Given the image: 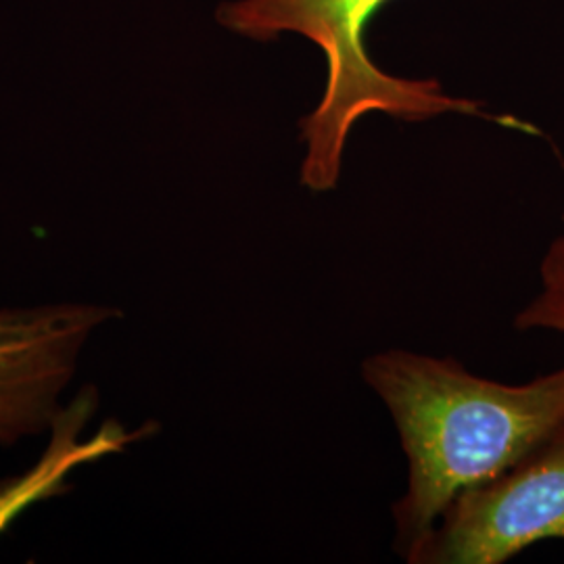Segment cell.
<instances>
[{"mask_svg": "<svg viewBox=\"0 0 564 564\" xmlns=\"http://www.w3.org/2000/svg\"><path fill=\"white\" fill-rule=\"evenodd\" d=\"M400 431L408 491L393 506L395 550L410 561L463 491L519 463L564 426V368L506 384L468 372L454 358L391 349L362 366Z\"/></svg>", "mask_w": 564, "mask_h": 564, "instance_id": "cell-1", "label": "cell"}, {"mask_svg": "<svg viewBox=\"0 0 564 564\" xmlns=\"http://www.w3.org/2000/svg\"><path fill=\"white\" fill-rule=\"evenodd\" d=\"M387 2L391 0H239L220 9V21L237 34L270 41L295 32L323 51V99L300 123L307 147L302 182L314 193L337 186L345 142L366 113L379 111L403 121L444 113L484 116L479 102L445 95L437 80L398 78L370 59L366 25Z\"/></svg>", "mask_w": 564, "mask_h": 564, "instance_id": "cell-2", "label": "cell"}, {"mask_svg": "<svg viewBox=\"0 0 564 564\" xmlns=\"http://www.w3.org/2000/svg\"><path fill=\"white\" fill-rule=\"evenodd\" d=\"M544 540H564V426L454 498L408 563L500 564Z\"/></svg>", "mask_w": 564, "mask_h": 564, "instance_id": "cell-3", "label": "cell"}, {"mask_svg": "<svg viewBox=\"0 0 564 564\" xmlns=\"http://www.w3.org/2000/svg\"><path fill=\"white\" fill-rule=\"evenodd\" d=\"M109 303L0 307V445L48 431L82 354L102 326L120 321Z\"/></svg>", "mask_w": 564, "mask_h": 564, "instance_id": "cell-4", "label": "cell"}, {"mask_svg": "<svg viewBox=\"0 0 564 564\" xmlns=\"http://www.w3.org/2000/svg\"><path fill=\"white\" fill-rule=\"evenodd\" d=\"M99 412V389L86 384L72 400L61 405L48 426V442L41 458L18 477L0 481V535L39 502L63 496L72 489L69 475L80 466L116 456L141 440L151 437L155 423L128 431L120 421H105L101 429L84 437L88 423Z\"/></svg>", "mask_w": 564, "mask_h": 564, "instance_id": "cell-5", "label": "cell"}, {"mask_svg": "<svg viewBox=\"0 0 564 564\" xmlns=\"http://www.w3.org/2000/svg\"><path fill=\"white\" fill-rule=\"evenodd\" d=\"M542 282L544 291L517 316V326L564 333V237L552 242L545 256Z\"/></svg>", "mask_w": 564, "mask_h": 564, "instance_id": "cell-6", "label": "cell"}]
</instances>
